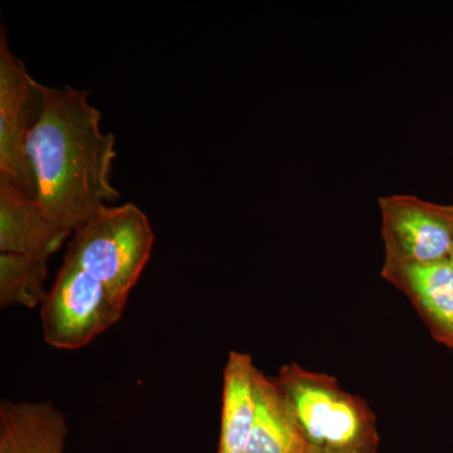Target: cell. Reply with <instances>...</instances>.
<instances>
[{
  "label": "cell",
  "instance_id": "obj_12",
  "mask_svg": "<svg viewBox=\"0 0 453 453\" xmlns=\"http://www.w3.org/2000/svg\"><path fill=\"white\" fill-rule=\"evenodd\" d=\"M49 261L28 256L0 253V306L33 309L43 303Z\"/></svg>",
  "mask_w": 453,
  "mask_h": 453
},
{
  "label": "cell",
  "instance_id": "obj_11",
  "mask_svg": "<svg viewBox=\"0 0 453 453\" xmlns=\"http://www.w3.org/2000/svg\"><path fill=\"white\" fill-rule=\"evenodd\" d=\"M257 412L246 453H305L309 443L275 378L256 372Z\"/></svg>",
  "mask_w": 453,
  "mask_h": 453
},
{
  "label": "cell",
  "instance_id": "obj_5",
  "mask_svg": "<svg viewBox=\"0 0 453 453\" xmlns=\"http://www.w3.org/2000/svg\"><path fill=\"white\" fill-rule=\"evenodd\" d=\"M47 86L27 70L9 47L7 28L0 31V186L35 196V175L27 142L40 120Z\"/></svg>",
  "mask_w": 453,
  "mask_h": 453
},
{
  "label": "cell",
  "instance_id": "obj_14",
  "mask_svg": "<svg viewBox=\"0 0 453 453\" xmlns=\"http://www.w3.org/2000/svg\"><path fill=\"white\" fill-rule=\"evenodd\" d=\"M449 262H451L452 268H453V255L451 256V258H449Z\"/></svg>",
  "mask_w": 453,
  "mask_h": 453
},
{
  "label": "cell",
  "instance_id": "obj_1",
  "mask_svg": "<svg viewBox=\"0 0 453 453\" xmlns=\"http://www.w3.org/2000/svg\"><path fill=\"white\" fill-rule=\"evenodd\" d=\"M89 95L70 85L47 86L43 112L27 142L35 199L73 234L120 196L111 184L115 136L101 130V112Z\"/></svg>",
  "mask_w": 453,
  "mask_h": 453
},
{
  "label": "cell",
  "instance_id": "obj_3",
  "mask_svg": "<svg viewBox=\"0 0 453 453\" xmlns=\"http://www.w3.org/2000/svg\"><path fill=\"white\" fill-rule=\"evenodd\" d=\"M73 235L65 259L127 301L153 252L155 234L144 211L134 203L105 205Z\"/></svg>",
  "mask_w": 453,
  "mask_h": 453
},
{
  "label": "cell",
  "instance_id": "obj_9",
  "mask_svg": "<svg viewBox=\"0 0 453 453\" xmlns=\"http://www.w3.org/2000/svg\"><path fill=\"white\" fill-rule=\"evenodd\" d=\"M67 423L50 402L3 401L0 453H65Z\"/></svg>",
  "mask_w": 453,
  "mask_h": 453
},
{
  "label": "cell",
  "instance_id": "obj_8",
  "mask_svg": "<svg viewBox=\"0 0 453 453\" xmlns=\"http://www.w3.org/2000/svg\"><path fill=\"white\" fill-rule=\"evenodd\" d=\"M71 234L50 219L35 196L0 186V253L49 261Z\"/></svg>",
  "mask_w": 453,
  "mask_h": 453
},
{
  "label": "cell",
  "instance_id": "obj_10",
  "mask_svg": "<svg viewBox=\"0 0 453 453\" xmlns=\"http://www.w3.org/2000/svg\"><path fill=\"white\" fill-rule=\"evenodd\" d=\"M257 371L250 354L229 353L223 372L219 453H246L257 412Z\"/></svg>",
  "mask_w": 453,
  "mask_h": 453
},
{
  "label": "cell",
  "instance_id": "obj_2",
  "mask_svg": "<svg viewBox=\"0 0 453 453\" xmlns=\"http://www.w3.org/2000/svg\"><path fill=\"white\" fill-rule=\"evenodd\" d=\"M288 396L309 447L334 452L380 451L371 405L336 378L290 363L275 378Z\"/></svg>",
  "mask_w": 453,
  "mask_h": 453
},
{
  "label": "cell",
  "instance_id": "obj_4",
  "mask_svg": "<svg viewBox=\"0 0 453 453\" xmlns=\"http://www.w3.org/2000/svg\"><path fill=\"white\" fill-rule=\"evenodd\" d=\"M127 301L64 259L52 288L42 303V329L47 344L79 350L120 320Z\"/></svg>",
  "mask_w": 453,
  "mask_h": 453
},
{
  "label": "cell",
  "instance_id": "obj_13",
  "mask_svg": "<svg viewBox=\"0 0 453 453\" xmlns=\"http://www.w3.org/2000/svg\"><path fill=\"white\" fill-rule=\"evenodd\" d=\"M305 453H380V451L334 452L326 451V449H314V447H309L308 451H306Z\"/></svg>",
  "mask_w": 453,
  "mask_h": 453
},
{
  "label": "cell",
  "instance_id": "obj_6",
  "mask_svg": "<svg viewBox=\"0 0 453 453\" xmlns=\"http://www.w3.org/2000/svg\"><path fill=\"white\" fill-rule=\"evenodd\" d=\"M383 265L429 264L453 255V204L416 196L380 198Z\"/></svg>",
  "mask_w": 453,
  "mask_h": 453
},
{
  "label": "cell",
  "instance_id": "obj_7",
  "mask_svg": "<svg viewBox=\"0 0 453 453\" xmlns=\"http://www.w3.org/2000/svg\"><path fill=\"white\" fill-rule=\"evenodd\" d=\"M381 277L412 303L432 338L453 349V268L449 259L383 265Z\"/></svg>",
  "mask_w": 453,
  "mask_h": 453
}]
</instances>
